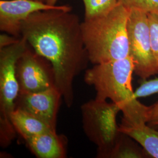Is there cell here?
I'll return each instance as SVG.
<instances>
[{"mask_svg": "<svg viewBox=\"0 0 158 158\" xmlns=\"http://www.w3.org/2000/svg\"><path fill=\"white\" fill-rule=\"evenodd\" d=\"M30 151L39 158L66 157L68 139L56 131H51L24 139Z\"/></svg>", "mask_w": 158, "mask_h": 158, "instance_id": "cell-11", "label": "cell"}, {"mask_svg": "<svg viewBox=\"0 0 158 158\" xmlns=\"http://www.w3.org/2000/svg\"><path fill=\"white\" fill-rule=\"evenodd\" d=\"M11 120L14 128L23 139L51 131H56L45 121L19 108L11 113Z\"/></svg>", "mask_w": 158, "mask_h": 158, "instance_id": "cell-12", "label": "cell"}, {"mask_svg": "<svg viewBox=\"0 0 158 158\" xmlns=\"http://www.w3.org/2000/svg\"><path fill=\"white\" fill-rule=\"evenodd\" d=\"M129 55L134 63V72L141 79L158 74V67L153 55L148 14L130 10L127 23Z\"/></svg>", "mask_w": 158, "mask_h": 158, "instance_id": "cell-6", "label": "cell"}, {"mask_svg": "<svg viewBox=\"0 0 158 158\" xmlns=\"http://www.w3.org/2000/svg\"><path fill=\"white\" fill-rule=\"evenodd\" d=\"M117 2L129 10H137L158 15V0H117Z\"/></svg>", "mask_w": 158, "mask_h": 158, "instance_id": "cell-15", "label": "cell"}, {"mask_svg": "<svg viewBox=\"0 0 158 158\" xmlns=\"http://www.w3.org/2000/svg\"><path fill=\"white\" fill-rule=\"evenodd\" d=\"M16 73L19 93H36L55 87L52 64L29 44L17 62Z\"/></svg>", "mask_w": 158, "mask_h": 158, "instance_id": "cell-7", "label": "cell"}, {"mask_svg": "<svg viewBox=\"0 0 158 158\" xmlns=\"http://www.w3.org/2000/svg\"><path fill=\"white\" fill-rule=\"evenodd\" d=\"M129 14L128 8L118 4L106 15L85 18L81 33L91 63L100 64L129 56Z\"/></svg>", "mask_w": 158, "mask_h": 158, "instance_id": "cell-2", "label": "cell"}, {"mask_svg": "<svg viewBox=\"0 0 158 158\" xmlns=\"http://www.w3.org/2000/svg\"><path fill=\"white\" fill-rule=\"evenodd\" d=\"M62 99L56 88L31 93H19L15 108H19L41 119L56 129L57 115Z\"/></svg>", "mask_w": 158, "mask_h": 158, "instance_id": "cell-9", "label": "cell"}, {"mask_svg": "<svg viewBox=\"0 0 158 158\" xmlns=\"http://www.w3.org/2000/svg\"><path fill=\"white\" fill-rule=\"evenodd\" d=\"M119 131L139 143L149 156L158 158V131L147 124L146 118L123 116Z\"/></svg>", "mask_w": 158, "mask_h": 158, "instance_id": "cell-10", "label": "cell"}, {"mask_svg": "<svg viewBox=\"0 0 158 158\" xmlns=\"http://www.w3.org/2000/svg\"><path fill=\"white\" fill-rule=\"evenodd\" d=\"M34 1H40V2H46V0H34Z\"/></svg>", "mask_w": 158, "mask_h": 158, "instance_id": "cell-21", "label": "cell"}, {"mask_svg": "<svg viewBox=\"0 0 158 158\" xmlns=\"http://www.w3.org/2000/svg\"><path fill=\"white\" fill-rule=\"evenodd\" d=\"M21 38V37H20ZM20 38L12 36L11 35L1 34L0 35V49L12 45L19 40Z\"/></svg>", "mask_w": 158, "mask_h": 158, "instance_id": "cell-19", "label": "cell"}, {"mask_svg": "<svg viewBox=\"0 0 158 158\" xmlns=\"http://www.w3.org/2000/svg\"><path fill=\"white\" fill-rule=\"evenodd\" d=\"M57 1L58 0H46V3L51 6H55Z\"/></svg>", "mask_w": 158, "mask_h": 158, "instance_id": "cell-20", "label": "cell"}, {"mask_svg": "<svg viewBox=\"0 0 158 158\" xmlns=\"http://www.w3.org/2000/svg\"><path fill=\"white\" fill-rule=\"evenodd\" d=\"M85 19L106 15L118 5L117 0H82Z\"/></svg>", "mask_w": 158, "mask_h": 158, "instance_id": "cell-14", "label": "cell"}, {"mask_svg": "<svg viewBox=\"0 0 158 158\" xmlns=\"http://www.w3.org/2000/svg\"><path fill=\"white\" fill-rule=\"evenodd\" d=\"M77 15L53 9L32 13L21 25V35L52 65L55 84L66 106L74 100V79L90 62Z\"/></svg>", "mask_w": 158, "mask_h": 158, "instance_id": "cell-1", "label": "cell"}, {"mask_svg": "<svg viewBox=\"0 0 158 158\" xmlns=\"http://www.w3.org/2000/svg\"><path fill=\"white\" fill-rule=\"evenodd\" d=\"M28 43L21 36L17 43L0 49V145L8 147L16 136L11 115L19 93L16 68Z\"/></svg>", "mask_w": 158, "mask_h": 158, "instance_id": "cell-4", "label": "cell"}, {"mask_svg": "<svg viewBox=\"0 0 158 158\" xmlns=\"http://www.w3.org/2000/svg\"><path fill=\"white\" fill-rule=\"evenodd\" d=\"M153 55L158 67V15L148 14Z\"/></svg>", "mask_w": 158, "mask_h": 158, "instance_id": "cell-17", "label": "cell"}, {"mask_svg": "<svg viewBox=\"0 0 158 158\" xmlns=\"http://www.w3.org/2000/svg\"><path fill=\"white\" fill-rule=\"evenodd\" d=\"M158 94V77L147 80L143 79L140 85L134 91L136 98Z\"/></svg>", "mask_w": 158, "mask_h": 158, "instance_id": "cell-16", "label": "cell"}, {"mask_svg": "<svg viewBox=\"0 0 158 158\" xmlns=\"http://www.w3.org/2000/svg\"><path fill=\"white\" fill-rule=\"evenodd\" d=\"M133 139L121 133L106 158H145L149 156Z\"/></svg>", "mask_w": 158, "mask_h": 158, "instance_id": "cell-13", "label": "cell"}, {"mask_svg": "<svg viewBox=\"0 0 158 158\" xmlns=\"http://www.w3.org/2000/svg\"><path fill=\"white\" fill-rule=\"evenodd\" d=\"M134 63L130 55L125 58L96 64L87 69L85 82L94 87L96 98L111 100L120 110L136 99L132 87Z\"/></svg>", "mask_w": 158, "mask_h": 158, "instance_id": "cell-3", "label": "cell"}, {"mask_svg": "<svg viewBox=\"0 0 158 158\" xmlns=\"http://www.w3.org/2000/svg\"><path fill=\"white\" fill-rule=\"evenodd\" d=\"M53 9L72 11L70 6H51L34 0H1L0 30L20 38L22 23L32 13Z\"/></svg>", "mask_w": 158, "mask_h": 158, "instance_id": "cell-8", "label": "cell"}, {"mask_svg": "<svg viewBox=\"0 0 158 158\" xmlns=\"http://www.w3.org/2000/svg\"><path fill=\"white\" fill-rule=\"evenodd\" d=\"M147 124L158 130V102L148 107L147 111Z\"/></svg>", "mask_w": 158, "mask_h": 158, "instance_id": "cell-18", "label": "cell"}, {"mask_svg": "<svg viewBox=\"0 0 158 158\" xmlns=\"http://www.w3.org/2000/svg\"><path fill=\"white\" fill-rule=\"evenodd\" d=\"M119 111L117 104L96 98L81 106L83 129L97 147V158H106L121 134L117 122Z\"/></svg>", "mask_w": 158, "mask_h": 158, "instance_id": "cell-5", "label": "cell"}]
</instances>
